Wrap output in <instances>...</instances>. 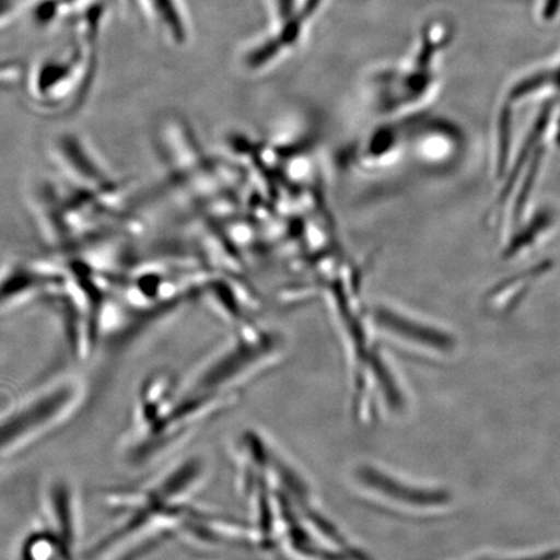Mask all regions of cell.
Returning a JSON list of instances; mask_svg holds the SVG:
<instances>
[{"mask_svg":"<svg viewBox=\"0 0 560 560\" xmlns=\"http://www.w3.org/2000/svg\"><path fill=\"white\" fill-rule=\"evenodd\" d=\"M296 0H277L280 16L289 20L293 16V9H295Z\"/></svg>","mask_w":560,"mask_h":560,"instance_id":"10","label":"cell"},{"mask_svg":"<svg viewBox=\"0 0 560 560\" xmlns=\"http://www.w3.org/2000/svg\"><path fill=\"white\" fill-rule=\"evenodd\" d=\"M320 0H306L304 5V13L305 15H312V13L317 9L319 5Z\"/></svg>","mask_w":560,"mask_h":560,"instance_id":"12","label":"cell"},{"mask_svg":"<svg viewBox=\"0 0 560 560\" xmlns=\"http://www.w3.org/2000/svg\"><path fill=\"white\" fill-rule=\"evenodd\" d=\"M19 66L12 61H0V83L16 80L20 75Z\"/></svg>","mask_w":560,"mask_h":560,"instance_id":"9","label":"cell"},{"mask_svg":"<svg viewBox=\"0 0 560 560\" xmlns=\"http://www.w3.org/2000/svg\"><path fill=\"white\" fill-rule=\"evenodd\" d=\"M95 34L83 35L67 52L42 60L31 79V93L42 107L59 110L69 107L81 96L93 72Z\"/></svg>","mask_w":560,"mask_h":560,"instance_id":"2","label":"cell"},{"mask_svg":"<svg viewBox=\"0 0 560 560\" xmlns=\"http://www.w3.org/2000/svg\"><path fill=\"white\" fill-rule=\"evenodd\" d=\"M283 42L280 38H272L266 40L261 46H257L254 51L247 56V65L252 68H258L266 65L271 59H275Z\"/></svg>","mask_w":560,"mask_h":560,"instance_id":"7","label":"cell"},{"mask_svg":"<svg viewBox=\"0 0 560 560\" xmlns=\"http://www.w3.org/2000/svg\"><path fill=\"white\" fill-rule=\"evenodd\" d=\"M85 383L61 376L21 397L0 416V465L34 450L79 415L86 402Z\"/></svg>","mask_w":560,"mask_h":560,"instance_id":"1","label":"cell"},{"mask_svg":"<svg viewBox=\"0 0 560 560\" xmlns=\"http://www.w3.org/2000/svg\"><path fill=\"white\" fill-rule=\"evenodd\" d=\"M147 19L174 46L185 45L188 23L180 0H138Z\"/></svg>","mask_w":560,"mask_h":560,"instance_id":"5","label":"cell"},{"mask_svg":"<svg viewBox=\"0 0 560 560\" xmlns=\"http://www.w3.org/2000/svg\"><path fill=\"white\" fill-rule=\"evenodd\" d=\"M359 478L363 485L375 490L376 493L389 497V500L404 503V505L435 508L446 505L447 501H450V497L445 492L408 486L401 480L394 479L387 474L375 470V468H362L359 472Z\"/></svg>","mask_w":560,"mask_h":560,"instance_id":"3","label":"cell"},{"mask_svg":"<svg viewBox=\"0 0 560 560\" xmlns=\"http://www.w3.org/2000/svg\"><path fill=\"white\" fill-rule=\"evenodd\" d=\"M559 2H560V0H548V4H546V7H545L546 15H548L549 18L555 15V13L557 12Z\"/></svg>","mask_w":560,"mask_h":560,"instance_id":"11","label":"cell"},{"mask_svg":"<svg viewBox=\"0 0 560 560\" xmlns=\"http://www.w3.org/2000/svg\"><path fill=\"white\" fill-rule=\"evenodd\" d=\"M381 320L389 330L396 331L405 338L420 341V345H425L438 349H447L452 347V340L443 334L431 330L429 327L411 324L410 320L397 317L395 314L381 313Z\"/></svg>","mask_w":560,"mask_h":560,"instance_id":"6","label":"cell"},{"mask_svg":"<svg viewBox=\"0 0 560 560\" xmlns=\"http://www.w3.org/2000/svg\"><path fill=\"white\" fill-rule=\"evenodd\" d=\"M48 530L68 549L75 551L79 542V517L75 497L67 482H55L47 494Z\"/></svg>","mask_w":560,"mask_h":560,"instance_id":"4","label":"cell"},{"mask_svg":"<svg viewBox=\"0 0 560 560\" xmlns=\"http://www.w3.org/2000/svg\"><path fill=\"white\" fill-rule=\"evenodd\" d=\"M301 31V21L300 19L292 16L287 20V24L283 27L282 34H280V40L283 42V45H291L299 38Z\"/></svg>","mask_w":560,"mask_h":560,"instance_id":"8","label":"cell"}]
</instances>
